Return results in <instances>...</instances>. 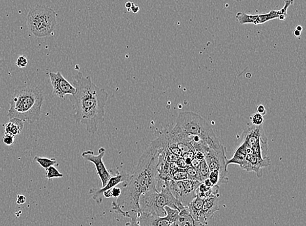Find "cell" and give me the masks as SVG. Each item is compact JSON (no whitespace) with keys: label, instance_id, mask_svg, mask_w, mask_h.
Returning <instances> with one entry per match:
<instances>
[{"label":"cell","instance_id":"cell-1","mask_svg":"<svg viewBox=\"0 0 306 226\" xmlns=\"http://www.w3.org/2000/svg\"><path fill=\"white\" fill-rule=\"evenodd\" d=\"M163 148L162 140L157 139L143 152L128 181L122 183L123 188L120 197L112 203V209L116 214L129 218L132 215L137 216L141 213V196L158 190V167Z\"/></svg>","mask_w":306,"mask_h":226},{"label":"cell","instance_id":"cell-2","mask_svg":"<svg viewBox=\"0 0 306 226\" xmlns=\"http://www.w3.org/2000/svg\"><path fill=\"white\" fill-rule=\"evenodd\" d=\"M73 86L76 88L73 96L75 121L79 124L85 125L89 133L94 134L98 131L99 125L104 121L108 92L97 86L90 76L85 77L81 71L75 75Z\"/></svg>","mask_w":306,"mask_h":226},{"label":"cell","instance_id":"cell-3","mask_svg":"<svg viewBox=\"0 0 306 226\" xmlns=\"http://www.w3.org/2000/svg\"><path fill=\"white\" fill-rule=\"evenodd\" d=\"M44 101L40 89L31 86L18 87L9 100L7 117L9 120L19 119L29 123L39 121Z\"/></svg>","mask_w":306,"mask_h":226},{"label":"cell","instance_id":"cell-4","mask_svg":"<svg viewBox=\"0 0 306 226\" xmlns=\"http://www.w3.org/2000/svg\"><path fill=\"white\" fill-rule=\"evenodd\" d=\"M174 130L187 136H195L211 149L218 151L223 147L212 129L203 117L193 112H183L178 115Z\"/></svg>","mask_w":306,"mask_h":226},{"label":"cell","instance_id":"cell-5","mask_svg":"<svg viewBox=\"0 0 306 226\" xmlns=\"http://www.w3.org/2000/svg\"><path fill=\"white\" fill-rule=\"evenodd\" d=\"M157 190L158 191H150L141 196L139 206L141 212L164 216V206H168L179 211L185 207L174 198L164 180L159 178Z\"/></svg>","mask_w":306,"mask_h":226},{"label":"cell","instance_id":"cell-6","mask_svg":"<svg viewBox=\"0 0 306 226\" xmlns=\"http://www.w3.org/2000/svg\"><path fill=\"white\" fill-rule=\"evenodd\" d=\"M57 14L45 5H36L31 9L27 16L29 30L37 38H45L52 34L57 25Z\"/></svg>","mask_w":306,"mask_h":226},{"label":"cell","instance_id":"cell-7","mask_svg":"<svg viewBox=\"0 0 306 226\" xmlns=\"http://www.w3.org/2000/svg\"><path fill=\"white\" fill-rule=\"evenodd\" d=\"M284 6L280 10H272L268 13L262 14L250 15L247 13L238 12L236 15V22L240 24H263L268 21L279 19L280 21H285L287 17L288 7L292 5L294 0H284Z\"/></svg>","mask_w":306,"mask_h":226},{"label":"cell","instance_id":"cell-8","mask_svg":"<svg viewBox=\"0 0 306 226\" xmlns=\"http://www.w3.org/2000/svg\"><path fill=\"white\" fill-rule=\"evenodd\" d=\"M204 160L208 165L210 171L218 170L221 176V184H226L228 182L227 177V165L226 158L224 153V148L223 146L218 151H215L209 148L205 152Z\"/></svg>","mask_w":306,"mask_h":226},{"label":"cell","instance_id":"cell-9","mask_svg":"<svg viewBox=\"0 0 306 226\" xmlns=\"http://www.w3.org/2000/svg\"><path fill=\"white\" fill-rule=\"evenodd\" d=\"M98 155H95L94 152L92 150H86V151L82 152V157L86 161L92 162V163L94 164L95 167H96L97 174H98L101 182H102V187H104L107 183L110 178L112 177V175L110 171L106 169L103 160H102V158H103L104 154H105V148L103 147L100 148L98 150Z\"/></svg>","mask_w":306,"mask_h":226},{"label":"cell","instance_id":"cell-10","mask_svg":"<svg viewBox=\"0 0 306 226\" xmlns=\"http://www.w3.org/2000/svg\"><path fill=\"white\" fill-rule=\"evenodd\" d=\"M49 77L53 88V94L58 98L64 99L67 94L75 95L76 88L63 76L60 71L57 73L50 72Z\"/></svg>","mask_w":306,"mask_h":226},{"label":"cell","instance_id":"cell-11","mask_svg":"<svg viewBox=\"0 0 306 226\" xmlns=\"http://www.w3.org/2000/svg\"><path fill=\"white\" fill-rule=\"evenodd\" d=\"M131 175L125 173L124 171H118L115 176H112L108 180L107 183L102 188H92L90 189V194L92 196L93 200L98 205L102 204L104 200L103 192L108 190H110L117 185L128 181Z\"/></svg>","mask_w":306,"mask_h":226},{"label":"cell","instance_id":"cell-12","mask_svg":"<svg viewBox=\"0 0 306 226\" xmlns=\"http://www.w3.org/2000/svg\"><path fill=\"white\" fill-rule=\"evenodd\" d=\"M168 188L174 198L179 201L184 206H187L193 199L185 192L182 181H176L172 179L166 180Z\"/></svg>","mask_w":306,"mask_h":226},{"label":"cell","instance_id":"cell-13","mask_svg":"<svg viewBox=\"0 0 306 226\" xmlns=\"http://www.w3.org/2000/svg\"><path fill=\"white\" fill-rule=\"evenodd\" d=\"M220 210L218 205V196H213L204 200L201 209L199 222L206 226L209 220L214 216L215 212Z\"/></svg>","mask_w":306,"mask_h":226},{"label":"cell","instance_id":"cell-14","mask_svg":"<svg viewBox=\"0 0 306 226\" xmlns=\"http://www.w3.org/2000/svg\"><path fill=\"white\" fill-rule=\"evenodd\" d=\"M137 221L141 226H171L167 218L152 214L141 212L137 216Z\"/></svg>","mask_w":306,"mask_h":226},{"label":"cell","instance_id":"cell-15","mask_svg":"<svg viewBox=\"0 0 306 226\" xmlns=\"http://www.w3.org/2000/svg\"><path fill=\"white\" fill-rule=\"evenodd\" d=\"M250 153H251L250 146L247 145L245 142H242L231 159L226 160V165L228 166L229 164H238L242 168L245 164V158Z\"/></svg>","mask_w":306,"mask_h":226},{"label":"cell","instance_id":"cell-16","mask_svg":"<svg viewBox=\"0 0 306 226\" xmlns=\"http://www.w3.org/2000/svg\"><path fill=\"white\" fill-rule=\"evenodd\" d=\"M219 186H214L213 187H208L203 183H201L199 185L198 188L195 191L196 196L199 197L203 200H206L211 196H219Z\"/></svg>","mask_w":306,"mask_h":226},{"label":"cell","instance_id":"cell-17","mask_svg":"<svg viewBox=\"0 0 306 226\" xmlns=\"http://www.w3.org/2000/svg\"><path fill=\"white\" fill-rule=\"evenodd\" d=\"M195 222L187 206H185L184 209L180 210L177 220L171 226H193Z\"/></svg>","mask_w":306,"mask_h":226},{"label":"cell","instance_id":"cell-18","mask_svg":"<svg viewBox=\"0 0 306 226\" xmlns=\"http://www.w3.org/2000/svg\"><path fill=\"white\" fill-rule=\"evenodd\" d=\"M24 127V122L19 119H12L5 125V133L16 137Z\"/></svg>","mask_w":306,"mask_h":226},{"label":"cell","instance_id":"cell-19","mask_svg":"<svg viewBox=\"0 0 306 226\" xmlns=\"http://www.w3.org/2000/svg\"><path fill=\"white\" fill-rule=\"evenodd\" d=\"M204 201V200H203V199L196 196L193 199L192 202L189 204V205L187 206L189 213H190L195 222H199L201 209H202Z\"/></svg>","mask_w":306,"mask_h":226},{"label":"cell","instance_id":"cell-20","mask_svg":"<svg viewBox=\"0 0 306 226\" xmlns=\"http://www.w3.org/2000/svg\"><path fill=\"white\" fill-rule=\"evenodd\" d=\"M182 183H183L184 187L187 194L191 198H195L196 197L195 191L198 188L201 182L197 181H193V180L187 179L182 181Z\"/></svg>","mask_w":306,"mask_h":226},{"label":"cell","instance_id":"cell-21","mask_svg":"<svg viewBox=\"0 0 306 226\" xmlns=\"http://www.w3.org/2000/svg\"><path fill=\"white\" fill-rule=\"evenodd\" d=\"M34 160L40 164L41 167L44 168L46 170L50 166H54L57 164V161L55 158H41L39 157V156H35Z\"/></svg>","mask_w":306,"mask_h":226},{"label":"cell","instance_id":"cell-22","mask_svg":"<svg viewBox=\"0 0 306 226\" xmlns=\"http://www.w3.org/2000/svg\"><path fill=\"white\" fill-rule=\"evenodd\" d=\"M164 210L166 212V217L169 220L170 223L174 224L177 220L179 216L180 211L175 208L169 207V206H164Z\"/></svg>","mask_w":306,"mask_h":226},{"label":"cell","instance_id":"cell-23","mask_svg":"<svg viewBox=\"0 0 306 226\" xmlns=\"http://www.w3.org/2000/svg\"><path fill=\"white\" fill-rule=\"evenodd\" d=\"M199 173H200L201 183L205 181V180L208 179L209 174L210 173V169L208 165H207L206 161L204 159H203L201 162L200 165L199 167Z\"/></svg>","mask_w":306,"mask_h":226},{"label":"cell","instance_id":"cell-24","mask_svg":"<svg viewBox=\"0 0 306 226\" xmlns=\"http://www.w3.org/2000/svg\"><path fill=\"white\" fill-rule=\"evenodd\" d=\"M46 171V178L49 181L51 179H56V178H62L63 177V174L60 173L54 166H50Z\"/></svg>","mask_w":306,"mask_h":226},{"label":"cell","instance_id":"cell-25","mask_svg":"<svg viewBox=\"0 0 306 226\" xmlns=\"http://www.w3.org/2000/svg\"><path fill=\"white\" fill-rule=\"evenodd\" d=\"M186 173L188 179L193 181H197L201 183L200 173H199V168L196 169L193 167L187 168Z\"/></svg>","mask_w":306,"mask_h":226},{"label":"cell","instance_id":"cell-26","mask_svg":"<svg viewBox=\"0 0 306 226\" xmlns=\"http://www.w3.org/2000/svg\"><path fill=\"white\" fill-rule=\"evenodd\" d=\"M170 179H172L176 181H185V180L188 179V177H187L186 171H185V170H176V171L172 174Z\"/></svg>","mask_w":306,"mask_h":226},{"label":"cell","instance_id":"cell-27","mask_svg":"<svg viewBox=\"0 0 306 226\" xmlns=\"http://www.w3.org/2000/svg\"><path fill=\"white\" fill-rule=\"evenodd\" d=\"M208 179L214 186L221 184L220 171H218V170H214V171H210Z\"/></svg>","mask_w":306,"mask_h":226},{"label":"cell","instance_id":"cell-28","mask_svg":"<svg viewBox=\"0 0 306 226\" xmlns=\"http://www.w3.org/2000/svg\"><path fill=\"white\" fill-rule=\"evenodd\" d=\"M250 119L253 125H256V126L262 125L264 123V117L259 113L253 114Z\"/></svg>","mask_w":306,"mask_h":226},{"label":"cell","instance_id":"cell-29","mask_svg":"<svg viewBox=\"0 0 306 226\" xmlns=\"http://www.w3.org/2000/svg\"><path fill=\"white\" fill-rule=\"evenodd\" d=\"M28 63V59H26V57L24 55H21L17 59L16 65L19 68H24L27 66Z\"/></svg>","mask_w":306,"mask_h":226},{"label":"cell","instance_id":"cell-30","mask_svg":"<svg viewBox=\"0 0 306 226\" xmlns=\"http://www.w3.org/2000/svg\"><path fill=\"white\" fill-rule=\"evenodd\" d=\"M15 140V137L10 134H5L3 138V143L7 146L12 145L13 143H14Z\"/></svg>","mask_w":306,"mask_h":226},{"label":"cell","instance_id":"cell-31","mask_svg":"<svg viewBox=\"0 0 306 226\" xmlns=\"http://www.w3.org/2000/svg\"><path fill=\"white\" fill-rule=\"evenodd\" d=\"M122 189L120 188H117V187H114L111 189L112 198H118L121 194Z\"/></svg>","mask_w":306,"mask_h":226},{"label":"cell","instance_id":"cell-32","mask_svg":"<svg viewBox=\"0 0 306 226\" xmlns=\"http://www.w3.org/2000/svg\"><path fill=\"white\" fill-rule=\"evenodd\" d=\"M26 202V197L24 195H17V204L18 205L24 204Z\"/></svg>","mask_w":306,"mask_h":226},{"label":"cell","instance_id":"cell-33","mask_svg":"<svg viewBox=\"0 0 306 226\" xmlns=\"http://www.w3.org/2000/svg\"><path fill=\"white\" fill-rule=\"evenodd\" d=\"M257 113L260 114V115L263 116L265 115L266 114V108H265L264 105H261V104L257 106Z\"/></svg>","mask_w":306,"mask_h":226},{"label":"cell","instance_id":"cell-34","mask_svg":"<svg viewBox=\"0 0 306 226\" xmlns=\"http://www.w3.org/2000/svg\"><path fill=\"white\" fill-rule=\"evenodd\" d=\"M125 226H141L139 225L138 222L137 221L136 217H133L131 218V221L127 222L125 224Z\"/></svg>","mask_w":306,"mask_h":226},{"label":"cell","instance_id":"cell-35","mask_svg":"<svg viewBox=\"0 0 306 226\" xmlns=\"http://www.w3.org/2000/svg\"><path fill=\"white\" fill-rule=\"evenodd\" d=\"M131 11H132V13H134V14H137V13H138L139 11H140V8H139L138 5H135V3H133L132 7H131Z\"/></svg>","mask_w":306,"mask_h":226},{"label":"cell","instance_id":"cell-36","mask_svg":"<svg viewBox=\"0 0 306 226\" xmlns=\"http://www.w3.org/2000/svg\"><path fill=\"white\" fill-rule=\"evenodd\" d=\"M133 2H131V1H127V2L125 3V8L127 9V11H130L131 7H132Z\"/></svg>","mask_w":306,"mask_h":226},{"label":"cell","instance_id":"cell-37","mask_svg":"<svg viewBox=\"0 0 306 226\" xmlns=\"http://www.w3.org/2000/svg\"><path fill=\"white\" fill-rule=\"evenodd\" d=\"M294 36H296V37H299L300 36V35H301V32H300L299 30H296V29H295V30H294Z\"/></svg>","mask_w":306,"mask_h":226},{"label":"cell","instance_id":"cell-38","mask_svg":"<svg viewBox=\"0 0 306 226\" xmlns=\"http://www.w3.org/2000/svg\"><path fill=\"white\" fill-rule=\"evenodd\" d=\"M193 226H205L200 223V222H195L194 225H193Z\"/></svg>","mask_w":306,"mask_h":226},{"label":"cell","instance_id":"cell-39","mask_svg":"<svg viewBox=\"0 0 306 226\" xmlns=\"http://www.w3.org/2000/svg\"><path fill=\"white\" fill-rule=\"evenodd\" d=\"M296 30H299L300 32H302V27L301 26H298L296 27Z\"/></svg>","mask_w":306,"mask_h":226},{"label":"cell","instance_id":"cell-40","mask_svg":"<svg viewBox=\"0 0 306 226\" xmlns=\"http://www.w3.org/2000/svg\"><path fill=\"white\" fill-rule=\"evenodd\" d=\"M234 1H238V2H240V1H244V0H234Z\"/></svg>","mask_w":306,"mask_h":226}]
</instances>
